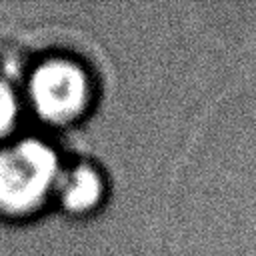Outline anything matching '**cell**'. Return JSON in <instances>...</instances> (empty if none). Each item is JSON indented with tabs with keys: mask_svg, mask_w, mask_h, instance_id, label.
Masks as SVG:
<instances>
[{
	"mask_svg": "<svg viewBox=\"0 0 256 256\" xmlns=\"http://www.w3.org/2000/svg\"><path fill=\"white\" fill-rule=\"evenodd\" d=\"M18 108H20V100L14 86L0 76V140L6 138V134H10L18 118Z\"/></svg>",
	"mask_w": 256,
	"mask_h": 256,
	"instance_id": "cell-4",
	"label": "cell"
},
{
	"mask_svg": "<svg viewBox=\"0 0 256 256\" xmlns=\"http://www.w3.org/2000/svg\"><path fill=\"white\" fill-rule=\"evenodd\" d=\"M106 178L90 162L62 166L54 200L72 216H86L98 210L106 198Z\"/></svg>",
	"mask_w": 256,
	"mask_h": 256,
	"instance_id": "cell-3",
	"label": "cell"
},
{
	"mask_svg": "<svg viewBox=\"0 0 256 256\" xmlns=\"http://www.w3.org/2000/svg\"><path fill=\"white\" fill-rule=\"evenodd\" d=\"M26 100L44 122L54 126L72 124L90 110L94 82L78 60L66 56L46 58L26 82Z\"/></svg>",
	"mask_w": 256,
	"mask_h": 256,
	"instance_id": "cell-2",
	"label": "cell"
},
{
	"mask_svg": "<svg viewBox=\"0 0 256 256\" xmlns=\"http://www.w3.org/2000/svg\"><path fill=\"white\" fill-rule=\"evenodd\" d=\"M58 152L40 138L0 144V214L26 218L50 200L62 172Z\"/></svg>",
	"mask_w": 256,
	"mask_h": 256,
	"instance_id": "cell-1",
	"label": "cell"
}]
</instances>
